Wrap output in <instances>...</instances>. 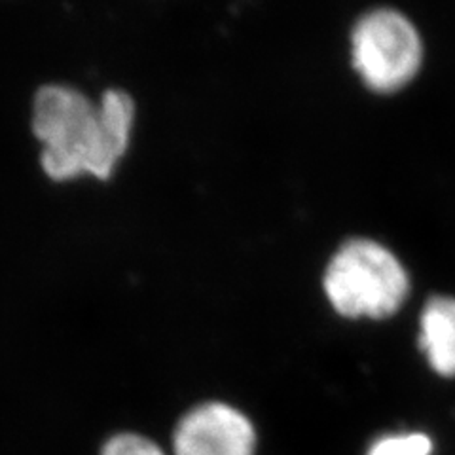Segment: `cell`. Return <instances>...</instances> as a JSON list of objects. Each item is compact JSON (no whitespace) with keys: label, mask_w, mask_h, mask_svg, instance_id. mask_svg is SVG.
<instances>
[{"label":"cell","mask_w":455,"mask_h":455,"mask_svg":"<svg viewBox=\"0 0 455 455\" xmlns=\"http://www.w3.org/2000/svg\"><path fill=\"white\" fill-rule=\"evenodd\" d=\"M133 124L135 103L122 90H107L92 101L73 85L48 84L33 101L40 165L53 180L110 179L130 147Z\"/></svg>","instance_id":"cell-1"},{"label":"cell","mask_w":455,"mask_h":455,"mask_svg":"<svg viewBox=\"0 0 455 455\" xmlns=\"http://www.w3.org/2000/svg\"><path fill=\"white\" fill-rule=\"evenodd\" d=\"M323 287L339 315L386 319L406 302L410 279L387 247L372 239H351L332 256Z\"/></svg>","instance_id":"cell-2"},{"label":"cell","mask_w":455,"mask_h":455,"mask_svg":"<svg viewBox=\"0 0 455 455\" xmlns=\"http://www.w3.org/2000/svg\"><path fill=\"white\" fill-rule=\"evenodd\" d=\"M351 60L370 90L393 93L418 75L423 44L418 28L403 13L374 10L353 28Z\"/></svg>","instance_id":"cell-3"},{"label":"cell","mask_w":455,"mask_h":455,"mask_svg":"<svg viewBox=\"0 0 455 455\" xmlns=\"http://www.w3.org/2000/svg\"><path fill=\"white\" fill-rule=\"evenodd\" d=\"M251 419L226 403H205L184 416L173 435L175 455H254Z\"/></svg>","instance_id":"cell-4"},{"label":"cell","mask_w":455,"mask_h":455,"mask_svg":"<svg viewBox=\"0 0 455 455\" xmlns=\"http://www.w3.org/2000/svg\"><path fill=\"white\" fill-rule=\"evenodd\" d=\"M419 347L436 374L455 376V298L435 296L419 319Z\"/></svg>","instance_id":"cell-5"},{"label":"cell","mask_w":455,"mask_h":455,"mask_svg":"<svg viewBox=\"0 0 455 455\" xmlns=\"http://www.w3.org/2000/svg\"><path fill=\"white\" fill-rule=\"evenodd\" d=\"M433 443L423 433H398L378 438L366 455H431Z\"/></svg>","instance_id":"cell-6"},{"label":"cell","mask_w":455,"mask_h":455,"mask_svg":"<svg viewBox=\"0 0 455 455\" xmlns=\"http://www.w3.org/2000/svg\"><path fill=\"white\" fill-rule=\"evenodd\" d=\"M101 455H165L154 440L137 433H120L103 444Z\"/></svg>","instance_id":"cell-7"}]
</instances>
